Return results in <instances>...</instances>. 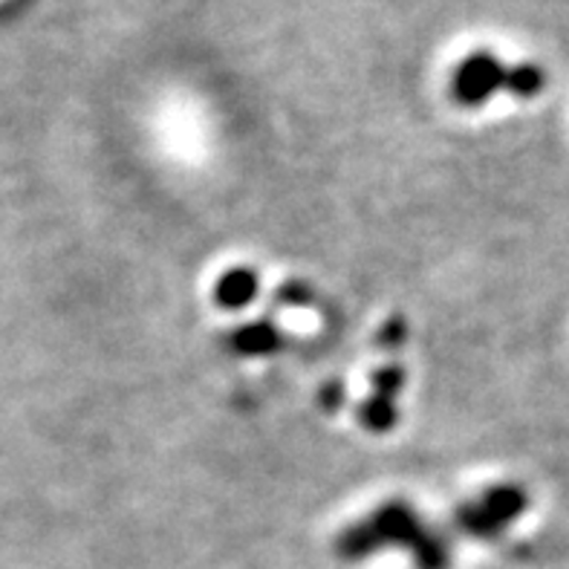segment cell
<instances>
[{
    "label": "cell",
    "instance_id": "6da1fadb",
    "mask_svg": "<svg viewBox=\"0 0 569 569\" xmlns=\"http://www.w3.org/2000/svg\"><path fill=\"white\" fill-rule=\"evenodd\" d=\"M379 549H405L413 558L417 569H448L451 549L440 535L419 518L417 509L405 500H390L356 520L339 535L336 552L345 561H361L376 556Z\"/></svg>",
    "mask_w": 569,
    "mask_h": 569
},
{
    "label": "cell",
    "instance_id": "7a4b0ae2",
    "mask_svg": "<svg viewBox=\"0 0 569 569\" xmlns=\"http://www.w3.org/2000/svg\"><path fill=\"white\" fill-rule=\"evenodd\" d=\"M543 87V76L535 67H503L489 52L469 56L455 72V99L466 108H477L489 101L498 90H509L515 96H535Z\"/></svg>",
    "mask_w": 569,
    "mask_h": 569
},
{
    "label": "cell",
    "instance_id": "3957f363",
    "mask_svg": "<svg viewBox=\"0 0 569 569\" xmlns=\"http://www.w3.org/2000/svg\"><path fill=\"white\" fill-rule=\"evenodd\" d=\"M527 491L518 489V486H491L483 495H477L475 500L460 506L457 527L471 538H498L527 512Z\"/></svg>",
    "mask_w": 569,
    "mask_h": 569
},
{
    "label": "cell",
    "instance_id": "277c9868",
    "mask_svg": "<svg viewBox=\"0 0 569 569\" xmlns=\"http://www.w3.org/2000/svg\"><path fill=\"white\" fill-rule=\"evenodd\" d=\"M402 370L385 368L373 379V397L361 408V422L370 431H390L393 419H397V393L402 388Z\"/></svg>",
    "mask_w": 569,
    "mask_h": 569
},
{
    "label": "cell",
    "instance_id": "5b68a950",
    "mask_svg": "<svg viewBox=\"0 0 569 569\" xmlns=\"http://www.w3.org/2000/svg\"><path fill=\"white\" fill-rule=\"evenodd\" d=\"M258 296V274L252 269H229L220 274L214 287V298L226 310H243L246 303H252Z\"/></svg>",
    "mask_w": 569,
    "mask_h": 569
},
{
    "label": "cell",
    "instance_id": "8992f818",
    "mask_svg": "<svg viewBox=\"0 0 569 569\" xmlns=\"http://www.w3.org/2000/svg\"><path fill=\"white\" fill-rule=\"evenodd\" d=\"M231 347L243 356H263L272 353L281 347V332L269 325H249L240 327L234 336H231Z\"/></svg>",
    "mask_w": 569,
    "mask_h": 569
}]
</instances>
